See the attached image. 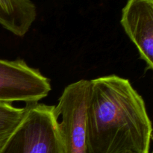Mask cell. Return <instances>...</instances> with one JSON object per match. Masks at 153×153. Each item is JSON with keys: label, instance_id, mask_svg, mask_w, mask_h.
<instances>
[{"label": "cell", "instance_id": "6da1fadb", "mask_svg": "<svg viewBox=\"0 0 153 153\" xmlns=\"http://www.w3.org/2000/svg\"><path fill=\"white\" fill-rule=\"evenodd\" d=\"M85 136L88 153H149L152 123L128 79L110 75L90 80Z\"/></svg>", "mask_w": 153, "mask_h": 153}, {"label": "cell", "instance_id": "7a4b0ae2", "mask_svg": "<svg viewBox=\"0 0 153 153\" xmlns=\"http://www.w3.org/2000/svg\"><path fill=\"white\" fill-rule=\"evenodd\" d=\"M22 122L1 153H61V145L53 105H25Z\"/></svg>", "mask_w": 153, "mask_h": 153}, {"label": "cell", "instance_id": "3957f363", "mask_svg": "<svg viewBox=\"0 0 153 153\" xmlns=\"http://www.w3.org/2000/svg\"><path fill=\"white\" fill-rule=\"evenodd\" d=\"M90 80L82 79L64 88L53 114L59 134L61 153H88L85 113Z\"/></svg>", "mask_w": 153, "mask_h": 153}, {"label": "cell", "instance_id": "277c9868", "mask_svg": "<svg viewBox=\"0 0 153 153\" xmlns=\"http://www.w3.org/2000/svg\"><path fill=\"white\" fill-rule=\"evenodd\" d=\"M52 90L50 81L21 59H0V102H38Z\"/></svg>", "mask_w": 153, "mask_h": 153}, {"label": "cell", "instance_id": "5b68a950", "mask_svg": "<svg viewBox=\"0 0 153 153\" xmlns=\"http://www.w3.org/2000/svg\"><path fill=\"white\" fill-rule=\"evenodd\" d=\"M121 25L146 64L153 69V0H128L122 10Z\"/></svg>", "mask_w": 153, "mask_h": 153}, {"label": "cell", "instance_id": "8992f818", "mask_svg": "<svg viewBox=\"0 0 153 153\" xmlns=\"http://www.w3.org/2000/svg\"><path fill=\"white\" fill-rule=\"evenodd\" d=\"M37 18L31 0H0V25L17 37H24Z\"/></svg>", "mask_w": 153, "mask_h": 153}, {"label": "cell", "instance_id": "52a82bcc", "mask_svg": "<svg viewBox=\"0 0 153 153\" xmlns=\"http://www.w3.org/2000/svg\"><path fill=\"white\" fill-rule=\"evenodd\" d=\"M26 108L0 102V153L25 116Z\"/></svg>", "mask_w": 153, "mask_h": 153}]
</instances>
